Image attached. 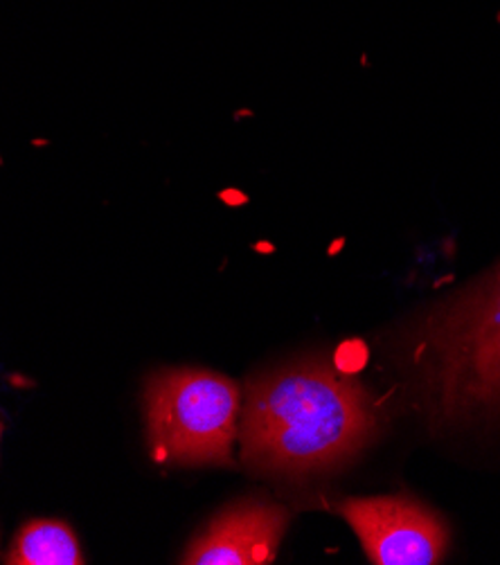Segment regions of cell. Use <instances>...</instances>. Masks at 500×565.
<instances>
[{
	"label": "cell",
	"mask_w": 500,
	"mask_h": 565,
	"mask_svg": "<svg viewBox=\"0 0 500 565\" xmlns=\"http://www.w3.org/2000/svg\"><path fill=\"white\" fill-rule=\"evenodd\" d=\"M242 413L235 381L208 370H167L147 385V426L156 460L233 465Z\"/></svg>",
	"instance_id": "obj_3"
},
{
	"label": "cell",
	"mask_w": 500,
	"mask_h": 565,
	"mask_svg": "<svg viewBox=\"0 0 500 565\" xmlns=\"http://www.w3.org/2000/svg\"><path fill=\"white\" fill-rule=\"evenodd\" d=\"M12 565H82L84 554L73 530L60 521L28 523L8 554Z\"/></svg>",
	"instance_id": "obj_6"
},
{
	"label": "cell",
	"mask_w": 500,
	"mask_h": 565,
	"mask_svg": "<svg viewBox=\"0 0 500 565\" xmlns=\"http://www.w3.org/2000/svg\"><path fill=\"white\" fill-rule=\"evenodd\" d=\"M404 348L433 417L500 415V266L433 305Z\"/></svg>",
	"instance_id": "obj_2"
},
{
	"label": "cell",
	"mask_w": 500,
	"mask_h": 565,
	"mask_svg": "<svg viewBox=\"0 0 500 565\" xmlns=\"http://www.w3.org/2000/svg\"><path fill=\"white\" fill-rule=\"evenodd\" d=\"M240 419L244 462L289 478L343 467L376 433L370 392L341 367L320 361L257 379L248 385Z\"/></svg>",
	"instance_id": "obj_1"
},
{
	"label": "cell",
	"mask_w": 500,
	"mask_h": 565,
	"mask_svg": "<svg viewBox=\"0 0 500 565\" xmlns=\"http://www.w3.org/2000/svg\"><path fill=\"white\" fill-rule=\"evenodd\" d=\"M337 512L374 565H435L447 554V525L411 495L350 498Z\"/></svg>",
	"instance_id": "obj_4"
},
{
	"label": "cell",
	"mask_w": 500,
	"mask_h": 565,
	"mask_svg": "<svg viewBox=\"0 0 500 565\" xmlns=\"http://www.w3.org/2000/svg\"><path fill=\"white\" fill-rule=\"evenodd\" d=\"M285 507L266 500H242L214 516L194 536L181 563L188 565H264L275 558L287 532Z\"/></svg>",
	"instance_id": "obj_5"
}]
</instances>
